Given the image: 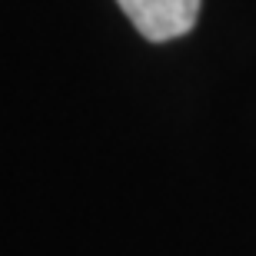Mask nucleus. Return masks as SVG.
<instances>
[{
  "instance_id": "f257e3e1",
  "label": "nucleus",
  "mask_w": 256,
  "mask_h": 256,
  "mask_svg": "<svg viewBox=\"0 0 256 256\" xmlns=\"http://www.w3.org/2000/svg\"><path fill=\"white\" fill-rule=\"evenodd\" d=\"M116 4L150 44H166L196 27L203 0H116Z\"/></svg>"
}]
</instances>
